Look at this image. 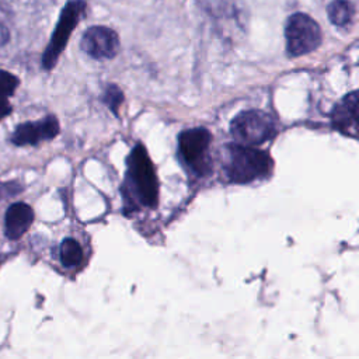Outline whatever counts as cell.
Instances as JSON below:
<instances>
[{
    "label": "cell",
    "mask_w": 359,
    "mask_h": 359,
    "mask_svg": "<svg viewBox=\"0 0 359 359\" xmlns=\"http://www.w3.org/2000/svg\"><path fill=\"white\" fill-rule=\"evenodd\" d=\"M59 129V122L52 115L36 122H24L14 129L11 135V142L15 146L38 144L43 140H50L56 137Z\"/></svg>",
    "instance_id": "ba28073f"
},
{
    "label": "cell",
    "mask_w": 359,
    "mask_h": 359,
    "mask_svg": "<svg viewBox=\"0 0 359 359\" xmlns=\"http://www.w3.org/2000/svg\"><path fill=\"white\" fill-rule=\"evenodd\" d=\"M273 168L272 157L255 146L240 143L227 144L223 160L226 178L236 184H248L271 175Z\"/></svg>",
    "instance_id": "7a4b0ae2"
},
{
    "label": "cell",
    "mask_w": 359,
    "mask_h": 359,
    "mask_svg": "<svg viewBox=\"0 0 359 359\" xmlns=\"http://www.w3.org/2000/svg\"><path fill=\"white\" fill-rule=\"evenodd\" d=\"M286 53L290 57H299L311 53L323 43V31L320 24L307 13L296 11L290 14L285 24Z\"/></svg>",
    "instance_id": "277c9868"
},
{
    "label": "cell",
    "mask_w": 359,
    "mask_h": 359,
    "mask_svg": "<svg viewBox=\"0 0 359 359\" xmlns=\"http://www.w3.org/2000/svg\"><path fill=\"white\" fill-rule=\"evenodd\" d=\"M20 80L17 76L7 70H0V94L10 97L14 94L15 88L18 87Z\"/></svg>",
    "instance_id": "9a60e30c"
},
{
    "label": "cell",
    "mask_w": 359,
    "mask_h": 359,
    "mask_svg": "<svg viewBox=\"0 0 359 359\" xmlns=\"http://www.w3.org/2000/svg\"><path fill=\"white\" fill-rule=\"evenodd\" d=\"M236 142L244 146H259L272 139L278 129L273 118L264 111L250 109L240 112L230 123Z\"/></svg>",
    "instance_id": "5b68a950"
},
{
    "label": "cell",
    "mask_w": 359,
    "mask_h": 359,
    "mask_svg": "<svg viewBox=\"0 0 359 359\" xmlns=\"http://www.w3.org/2000/svg\"><path fill=\"white\" fill-rule=\"evenodd\" d=\"M80 48L95 60H107L118 55L121 39L115 29L105 25H93L84 31Z\"/></svg>",
    "instance_id": "52a82bcc"
},
{
    "label": "cell",
    "mask_w": 359,
    "mask_h": 359,
    "mask_svg": "<svg viewBox=\"0 0 359 359\" xmlns=\"http://www.w3.org/2000/svg\"><path fill=\"white\" fill-rule=\"evenodd\" d=\"M11 112V104L8 102L6 95L0 94V121L4 119L6 116H8Z\"/></svg>",
    "instance_id": "e0dca14e"
},
{
    "label": "cell",
    "mask_w": 359,
    "mask_h": 359,
    "mask_svg": "<svg viewBox=\"0 0 359 359\" xmlns=\"http://www.w3.org/2000/svg\"><path fill=\"white\" fill-rule=\"evenodd\" d=\"M87 11L86 0H67L60 10L57 22L50 35L48 46L42 55V67L45 70H50L59 60V56L63 53L70 35L79 25V22L84 18Z\"/></svg>",
    "instance_id": "3957f363"
},
{
    "label": "cell",
    "mask_w": 359,
    "mask_h": 359,
    "mask_svg": "<svg viewBox=\"0 0 359 359\" xmlns=\"http://www.w3.org/2000/svg\"><path fill=\"white\" fill-rule=\"evenodd\" d=\"M102 101L105 102V105L116 115L118 114V108L123 101V93L121 91V88L115 84H108L105 91H104V97Z\"/></svg>",
    "instance_id": "5bb4252c"
},
{
    "label": "cell",
    "mask_w": 359,
    "mask_h": 359,
    "mask_svg": "<svg viewBox=\"0 0 359 359\" xmlns=\"http://www.w3.org/2000/svg\"><path fill=\"white\" fill-rule=\"evenodd\" d=\"M212 135L205 128H191L180 133L178 151L184 163L196 174L203 175L210 170L209 146Z\"/></svg>",
    "instance_id": "8992f818"
},
{
    "label": "cell",
    "mask_w": 359,
    "mask_h": 359,
    "mask_svg": "<svg viewBox=\"0 0 359 359\" xmlns=\"http://www.w3.org/2000/svg\"><path fill=\"white\" fill-rule=\"evenodd\" d=\"M128 172L122 195L126 205L153 208L158 199V182L154 165L142 144L132 149L128 157Z\"/></svg>",
    "instance_id": "6da1fadb"
},
{
    "label": "cell",
    "mask_w": 359,
    "mask_h": 359,
    "mask_svg": "<svg viewBox=\"0 0 359 359\" xmlns=\"http://www.w3.org/2000/svg\"><path fill=\"white\" fill-rule=\"evenodd\" d=\"M327 15L332 25L346 28L355 17V6L349 0H331L327 6Z\"/></svg>",
    "instance_id": "7c38bea8"
},
{
    "label": "cell",
    "mask_w": 359,
    "mask_h": 359,
    "mask_svg": "<svg viewBox=\"0 0 359 359\" xmlns=\"http://www.w3.org/2000/svg\"><path fill=\"white\" fill-rule=\"evenodd\" d=\"M10 39V32H8V28L0 22V49L8 42Z\"/></svg>",
    "instance_id": "ac0fdd59"
},
{
    "label": "cell",
    "mask_w": 359,
    "mask_h": 359,
    "mask_svg": "<svg viewBox=\"0 0 359 359\" xmlns=\"http://www.w3.org/2000/svg\"><path fill=\"white\" fill-rule=\"evenodd\" d=\"M199 7L216 20H236L240 8L236 0H196Z\"/></svg>",
    "instance_id": "8fae6325"
},
{
    "label": "cell",
    "mask_w": 359,
    "mask_h": 359,
    "mask_svg": "<svg viewBox=\"0 0 359 359\" xmlns=\"http://www.w3.org/2000/svg\"><path fill=\"white\" fill-rule=\"evenodd\" d=\"M22 191V187L17 181H8L0 184V201L11 198Z\"/></svg>",
    "instance_id": "2e32d148"
},
{
    "label": "cell",
    "mask_w": 359,
    "mask_h": 359,
    "mask_svg": "<svg viewBox=\"0 0 359 359\" xmlns=\"http://www.w3.org/2000/svg\"><path fill=\"white\" fill-rule=\"evenodd\" d=\"M358 91L346 94L331 111V123L342 135L356 139L358 135Z\"/></svg>",
    "instance_id": "9c48e42d"
},
{
    "label": "cell",
    "mask_w": 359,
    "mask_h": 359,
    "mask_svg": "<svg viewBox=\"0 0 359 359\" xmlns=\"http://www.w3.org/2000/svg\"><path fill=\"white\" fill-rule=\"evenodd\" d=\"M34 220V210L24 202L13 203L4 217V234L10 240H18L29 229Z\"/></svg>",
    "instance_id": "30bf717a"
},
{
    "label": "cell",
    "mask_w": 359,
    "mask_h": 359,
    "mask_svg": "<svg viewBox=\"0 0 359 359\" xmlns=\"http://www.w3.org/2000/svg\"><path fill=\"white\" fill-rule=\"evenodd\" d=\"M60 262L66 268H73L81 264L83 261V248L74 238H65L59 250Z\"/></svg>",
    "instance_id": "4fadbf2b"
}]
</instances>
